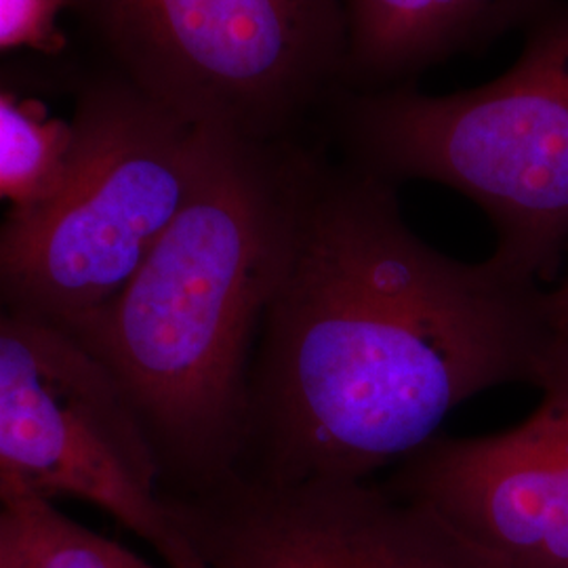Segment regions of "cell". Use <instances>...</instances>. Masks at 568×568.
I'll use <instances>...</instances> for the list:
<instances>
[{
    "instance_id": "cell-13",
    "label": "cell",
    "mask_w": 568,
    "mask_h": 568,
    "mask_svg": "<svg viewBox=\"0 0 568 568\" xmlns=\"http://www.w3.org/2000/svg\"><path fill=\"white\" fill-rule=\"evenodd\" d=\"M546 314L554 335L568 342V270L556 286L546 288Z\"/></svg>"
},
{
    "instance_id": "cell-8",
    "label": "cell",
    "mask_w": 568,
    "mask_h": 568,
    "mask_svg": "<svg viewBox=\"0 0 568 568\" xmlns=\"http://www.w3.org/2000/svg\"><path fill=\"white\" fill-rule=\"evenodd\" d=\"M537 387L518 426L438 436L384 480L488 568H568V342H556Z\"/></svg>"
},
{
    "instance_id": "cell-2",
    "label": "cell",
    "mask_w": 568,
    "mask_h": 568,
    "mask_svg": "<svg viewBox=\"0 0 568 568\" xmlns=\"http://www.w3.org/2000/svg\"><path fill=\"white\" fill-rule=\"evenodd\" d=\"M318 154L215 129L199 183L121 293L65 331L112 375L163 493L234 474L267 305Z\"/></svg>"
},
{
    "instance_id": "cell-10",
    "label": "cell",
    "mask_w": 568,
    "mask_h": 568,
    "mask_svg": "<svg viewBox=\"0 0 568 568\" xmlns=\"http://www.w3.org/2000/svg\"><path fill=\"white\" fill-rule=\"evenodd\" d=\"M0 506L18 528V568H159L18 483L0 480Z\"/></svg>"
},
{
    "instance_id": "cell-9",
    "label": "cell",
    "mask_w": 568,
    "mask_h": 568,
    "mask_svg": "<svg viewBox=\"0 0 568 568\" xmlns=\"http://www.w3.org/2000/svg\"><path fill=\"white\" fill-rule=\"evenodd\" d=\"M532 0H345L354 79H400L471 44Z\"/></svg>"
},
{
    "instance_id": "cell-14",
    "label": "cell",
    "mask_w": 568,
    "mask_h": 568,
    "mask_svg": "<svg viewBox=\"0 0 568 568\" xmlns=\"http://www.w3.org/2000/svg\"><path fill=\"white\" fill-rule=\"evenodd\" d=\"M18 528L11 514L0 506V568H18Z\"/></svg>"
},
{
    "instance_id": "cell-12",
    "label": "cell",
    "mask_w": 568,
    "mask_h": 568,
    "mask_svg": "<svg viewBox=\"0 0 568 568\" xmlns=\"http://www.w3.org/2000/svg\"><path fill=\"white\" fill-rule=\"evenodd\" d=\"M61 7L63 0H0V51L55 49Z\"/></svg>"
},
{
    "instance_id": "cell-4",
    "label": "cell",
    "mask_w": 568,
    "mask_h": 568,
    "mask_svg": "<svg viewBox=\"0 0 568 568\" xmlns=\"http://www.w3.org/2000/svg\"><path fill=\"white\" fill-rule=\"evenodd\" d=\"M345 116L349 164L466 194L495 225L490 262L556 283L568 253V11L541 21L497 81L447 98L371 93Z\"/></svg>"
},
{
    "instance_id": "cell-11",
    "label": "cell",
    "mask_w": 568,
    "mask_h": 568,
    "mask_svg": "<svg viewBox=\"0 0 568 568\" xmlns=\"http://www.w3.org/2000/svg\"><path fill=\"white\" fill-rule=\"evenodd\" d=\"M70 122L51 121L0 91V199L28 203L60 178Z\"/></svg>"
},
{
    "instance_id": "cell-6",
    "label": "cell",
    "mask_w": 568,
    "mask_h": 568,
    "mask_svg": "<svg viewBox=\"0 0 568 568\" xmlns=\"http://www.w3.org/2000/svg\"><path fill=\"white\" fill-rule=\"evenodd\" d=\"M0 480L102 509L163 558L203 568L161 487V467L121 387L74 337L0 307Z\"/></svg>"
},
{
    "instance_id": "cell-3",
    "label": "cell",
    "mask_w": 568,
    "mask_h": 568,
    "mask_svg": "<svg viewBox=\"0 0 568 568\" xmlns=\"http://www.w3.org/2000/svg\"><path fill=\"white\" fill-rule=\"evenodd\" d=\"M60 178L0 222V307L70 331L110 304L173 224L215 129L116 74L82 91Z\"/></svg>"
},
{
    "instance_id": "cell-7",
    "label": "cell",
    "mask_w": 568,
    "mask_h": 568,
    "mask_svg": "<svg viewBox=\"0 0 568 568\" xmlns=\"http://www.w3.org/2000/svg\"><path fill=\"white\" fill-rule=\"evenodd\" d=\"M163 497L203 568H488L429 511L373 478L234 471Z\"/></svg>"
},
{
    "instance_id": "cell-1",
    "label": "cell",
    "mask_w": 568,
    "mask_h": 568,
    "mask_svg": "<svg viewBox=\"0 0 568 568\" xmlns=\"http://www.w3.org/2000/svg\"><path fill=\"white\" fill-rule=\"evenodd\" d=\"M556 342L546 286L438 253L394 183L318 154L255 347L236 474L373 478L469 398L539 386Z\"/></svg>"
},
{
    "instance_id": "cell-5",
    "label": "cell",
    "mask_w": 568,
    "mask_h": 568,
    "mask_svg": "<svg viewBox=\"0 0 568 568\" xmlns=\"http://www.w3.org/2000/svg\"><path fill=\"white\" fill-rule=\"evenodd\" d=\"M116 77L183 119L262 142L345 72V0H72Z\"/></svg>"
}]
</instances>
